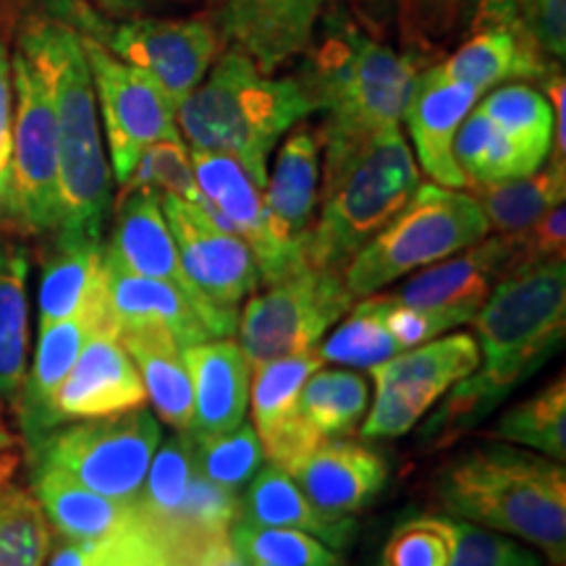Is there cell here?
Segmentation results:
<instances>
[{"mask_svg":"<svg viewBox=\"0 0 566 566\" xmlns=\"http://www.w3.org/2000/svg\"><path fill=\"white\" fill-rule=\"evenodd\" d=\"M480 365L449 388L428 417L422 443L441 449L493 412L564 342L566 260L520 268L495 283L475 317Z\"/></svg>","mask_w":566,"mask_h":566,"instance_id":"obj_1","label":"cell"},{"mask_svg":"<svg viewBox=\"0 0 566 566\" xmlns=\"http://www.w3.org/2000/svg\"><path fill=\"white\" fill-rule=\"evenodd\" d=\"M17 48L40 69L55 111L61 181V226L55 233L103 239L113 174L80 34L53 17H32L21 24Z\"/></svg>","mask_w":566,"mask_h":566,"instance_id":"obj_2","label":"cell"},{"mask_svg":"<svg viewBox=\"0 0 566 566\" xmlns=\"http://www.w3.org/2000/svg\"><path fill=\"white\" fill-rule=\"evenodd\" d=\"M313 111L302 80H275L237 48L218 55L192 95L176 105L189 153L231 155L263 189L271 153Z\"/></svg>","mask_w":566,"mask_h":566,"instance_id":"obj_3","label":"cell"},{"mask_svg":"<svg viewBox=\"0 0 566 566\" xmlns=\"http://www.w3.org/2000/svg\"><path fill=\"white\" fill-rule=\"evenodd\" d=\"M325 174L321 212L304 239L310 268H344L420 187V168L401 129H388L349 145H323Z\"/></svg>","mask_w":566,"mask_h":566,"instance_id":"obj_4","label":"cell"},{"mask_svg":"<svg viewBox=\"0 0 566 566\" xmlns=\"http://www.w3.org/2000/svg\"><path fill=\"white\" fill-rule=\"evenodd\" d=\"M446 512L472 525L516 535L551 562L566 558V472L562 462L512 446H480L438 480Z\"/></svg>","mask_w":566,"mask_h":566,"instance_id":"obj_5","label":"cell"},{"mask_svg":"<svg viewBox=\"0 0 566 566\" xmlns=\"http://www.w3.org/2000/svg\"><path fill=\"white\" fill-rule=\"evenodd\" d=\"M415 76L409 55L375 40L352 19L331 21L302 80L315 111L325 113L323 145H349L399 129Z\"/></svg>","mask_w":566,"mask_h":566,"instance_id":"obj_6","label":"cell"},{"mask_svg":"<svg viewBox=\"0 0 566 566\" xmlns=\"http://www.w3.org/2000/svg\"><path fill=\"white\" fill-rule=\"evenodd\" d=\"M488 231L475 195L420 184L412 200L346 263L344 283L354 300H365L415 268L441 263L483 242Z\"/></svg>","mask_w":566,"mask_h":566,"instance_id":"obj_7","label":"cell"},{"mask_svg":"<svg viewBox=\"0 0 566 566\" xmlns=\"http://www.w3.org/2000/svg\"><path fill=\"white\" fill-rule=\"evenodd\" d=\"M48 6L51 17L69 24L76 34L97 40L116 59L147 71L174 105L192 95L223 48L221 27L208 17H132L111 27L82 0H48Z\"/></svg>","mask_w":566,"mask_h":566,"instance_id":"obj_8","label":"cell"},{"mask_svg":"<svg viewBox=\"0 0 566 566\" xmlns=\"http://www.w3.org/2000/svg\"><path fill=\"white\" fill-rule=\"evenodd\" d=\"M160 424L145 407L74 420L55 428L30 449V462L59 467L90 491L132 504L145 483L147 467L160 443Z\"/></svg>","mask_w":566,"mask_h":566,"instance_id":"obj_9","label":"cell"},{"mask_svg":"<svg viewBox=\"0 0 566 566\" xmlns=\"http://www.w3.org/2000/svg\"><path fill=\"white\" fill-rule=\"evenodd\" d=\"M13 137H11V221L27 233L53 237L61 226L59 132L51 90L40 69L13 51Z\"/></svg>","mask_w":566,"mask_h":566,"instance_id":"obj_10","label":"cell"},{"mask_svg":"<svg viewBox=\"0 0 566 566\" xmlns=\"http://www.w3.org/2000/svg\"><path fill=\"white\" fill-rule=\"evenodd\" d=\"M352 300L342 273L302 268L247 300L237 323L239 346L252 367L315 349L325 331L349 313Z\"/></svg>","mask_w":566,"mask_h":566,"instance_id":"obj_11","label":"cell"},{"mask_svg":"<svg viewBox=\"0 0 566 566\" xmlns=\"http://www.w3.org/2000/svg\"><path fill=\"white\" fill-rule=\"evenodd\" d=\"M80 40L108 137L111 174L118 184H126L147 147L155 142L181 139L176 105L147 71L116 59L97 40L82 34Z\"/></svg>","mask_w":566,"mask_h":566,"instance_id":"obj_12","label":"cell"},{"mask_svg":"<svg viewBox=\"0 0 566 566\" xmlns=\"http://www.w3.org/2000/svg\"><path fill=\"white\" fill-rule=\"evenodd\" d=\"M480 349L475 336L454 334L415 346L388 363L370 367L375 405L363 424V438H399L459 380L475 373Z\"/></svg>","mask_w":566,"mask_h":566,"instance_id":"obj_13","label":"cell"},{"mask_svg":"<svg viewBox=\"0 0 566 566\" xmlns=\"http://www.w3.org/2000/svg\"><path fill=\"white\" fill-rule=\"evenodd\" d=\"M160 208L179 250L181 271L197 294L221 313L239 315V304L260 286L250 247L212 221L202 205L160 195Z\"/></svg>","mask_w":566,"mask_h":566,"instance_id":"obj_14","label":"cell"},{"mask_svg":"<svg viewBox=\"0 0 566 566\" xmlns=\"http://www.w3.org/2000/svg\"><path fill=\"white\" fill-rule=\"evenodd\" d=\"M103 252L126 271L147 275L171 283L179 292L187 294V300L195 304L202 323L208 325L212 338H229L237 334L239 315H229L216 310L197 294V289L189 283L181 271L179 250L168 229L166 216L160 208V195L153 189L124 187L116 202V216H113L111 242L103 244Z\"/></svg>","mask_w":566,"mask_h":566,"instance_id":"obj_15","label":"cell"},{"mask_svg":"<svg viewBox=\"0 0 566 566\" xmlns=\"http://www.w3.org/2000/svg\"><path fill=\"white\" fill-rule=\"evenodd\" d=\"M189 158L202 210L250 247L260 283H275L307 268L275 242L265 216L263 187L242 163L221 153H189Z\"/></svg>","mask_w":566,"mask_h":566,"instance_id":"obj_16","label":"cell"},{"mask_svg":"<svg viewBox=\"0 0 566 566\" xmlns=\"http://www.w3.org/2000/svg\"><path fill=\"white\" fill-rule=\"evenodd\" d=\"M101 286L105 315H108V325L116 336L158 334L171 338L179 349L212 338L187 294L166 281L126 271L105 252Z\"/></svg>","mask_w":566,"mask_h":566,"instance_id":"obj_17","label":"cell"},{"mask_svg":"<svg viewBox=\"0 0 566 566\" xmlns=\"http://www.w3.org/2000/svg\"><path fill=\"white\" fill-rule=\"evenodd\" d=\"M147 391L116 334L95 328L51 401L53 430L71 420H92L142 407Z\"/></svg>","mask_w":566,"mask_h":566,"instance_id":"obj_18","label":"cell"},{"mask_svg":"<svg viewBox=\"0 0 566 566\" xmlns=\"http://www.w3.org/2000/svg\"><path fill=\"white\" fill-rule=\"evenodd\" d=\"M483 95L472 84L457 82L443 66H430L415 76L412 95L405 108V122L412 137L420 168L433 184L449 189H470L462 168L454 160V137L467 113Z\"/></svg>","mask_w":566,"mask_h":566,"instance_id":"obj_19","label":"cell"},{"mask_svg":"<svg viewBox=\"0 0 566 566\" xmlns=\"http://www.w3.org/2000/svg\"><path fill=\"white\" fill-rule=\"evenodd\" d=\"M512 239H483V242L462 250L459 258H446L441 263L430 265L428 271L415 275L391 300L407 304V307L451 313L470 323L491 296L495 283L512 273Z\"/></svg>","mask_w":566,"mask_h":566,"instance_id":"obj_20","label":"cell"},{"mask_svg":"<svg viewBox=\"0 0 566 566\" xmlns=\"http://www.w3.org/2000/svg\"><path fill=\"white\" fill-rule=\"evenodd\" d=\"M323 137L313 126H294L275 155L273 174L263 189L265 216L275 242L307 265L304 239L313 229L317 197H321Z\"/></svg>","mask_w":566,"mask_h":566,"instance_id":"obj_21","label":"cell"},{"mask_svg":"<svg viewBox=\"0 0 566 566\" xmlns=\"http://www.w3.org/2000/svg\"><path fill=\"white\" fill-rule=\"evenodd\" d=\"M325 3L328 0H223L218 27L237 51L273 74L307 51Z\"/></svg>","mask_w":566,"mask_h":566,"instance_id":"obj_22","label":"cell"},{"mask_svg":"<svg viewBox=\"0 0 566 566\" xmlns=\"http://www.w3.org/2000/svg\"><path fill=\"white\" fill-rule=\"evenodd\" d=\"M289 475L321 512L352 516L384 491L388 464L370 446L325 438Z\"/></svg>","mask_w":566,"mask_h":566,"instance_id":"obj_23","label":"cell"},{"mask_svg":"<svg viewBox=\"0 0 566 566\" xmlns=\"http://www.w3.org/2000/svg\"><path fill=\"white\" fill-rule=\"evenodd\" d=\"M181 357L195 396L192 424L187 433L192 438H210L242 424L250 405L252 370L242 346L233 344L231 338H210L187 346Z\"/></svg>","mask_w":566,"mask_h":566,"instance_id":"obj_24","label":"cell"},{"mask_svg":"<svg viewBox=\"0 0 566 566\" xmlns=\"http://www.w3.org/2000/svg\"><path fill=\"white\" fill-rule=\"evenodd\" d=\"M95 328L111 331L108 315L103 307V286L101 300L84 313L66 317V321L40 325V342L34 352L32 373L24 378V388L19 396V417L21 430H24L27 446H34L53 430L51 422V401L59 391L76 357H80L84 342ZM113 334V331H111Z\"/></svg>","mask_w":566,"mask_h":566,"instance_id":"obj_25","label":"cell"},{"mask_svg":"<svg viewBox=\"0 0 566 566\" xmlns=\"http://www.w3.org/2000/svg\"><path fill=\"white\" fill-rule=\"evenodd\" d=\"M239 520L260 527L300 530L323 541L325 546L342 551L352 543L357 525L352 516H334L317 509L292 475L279 467H263L247 485L244 499H239Z\"/></svg>","mask_w":566,"mask_h":566,"instance_id":"obj_26","label":"cell"},{"mask_svg":"<svg viewBox=\"0 0 566 566\" xmlns=\"http://www.w3.org/2000/svg\"><path fill=\"white\" fill-rule=\"evenodd\" d=\"M32 491L48 522L69 541H97L116 533L134 516L132 504L105 499L45 462H32Z\"/></svg>","mask_w":566,"mask_h":566,"instance_id":"obj_27","label":"cell"},{"mask_svg":"<svg viewBox=\"0 0 566 566\" xmlns=\"http://www.w3.org/2000/svg\"><path fill=\"white\" fill-rule=\"evenodd\" d=\"M103 239L53 233L40 281V325L66 321L101 300Z\"/></svg>","mask_w":566,"mask_h":566,"instance_id":"obj_28","label":"cell"},{"mask_svg":"<svg viewBox=\"0 0 566 566\" xmlns=\"http://www.w3.org/2000/svg\"><path fill=\"white\" fill-rule=\"evenodd\" d=\"M30 252L0 233V399L19 405L30 357Z\"/></svg>","mask_w":566,"mask_h":566,"instance_id":"obj_29","label":"cell"},{"mask_svg":"<svg viewBox=\"0 0 566 566\" xmlns=\"http://www.w3.org/2000/svg\"><path fill=\"white\" fill-rule=\"evenodd\" d=\"M443 69L451 80L472 84L480 92L495 84L546 74L533 40L527 38V32L514 30L512 24H495L478 32L443 63Z\"/></svg>","mask_w":566,"mask_h":566,"instance_id":"obj_30","label":"cell"},{"mask_svg":"<svg viewBox=\"0 0 566 566\" xmlns=\"http://www.w3.org/2000/svg\"><path fill=\"white\" fill-rule=\"evenodd\" d=\"M132 363H137V373L145 386L147 399L153 401L155 412L176 433H184L192 424L195 396L189 370L184 365L179 346L171 338L158 334H126L118 336Z\"/></svg>","mask_w":566,"mask_h":566,"instance_id":"obj_31","label":"cell"},{"mask_svg":"<svg viewBox=\"0 0 566 566\" xmlns=\"http://www.w3.org/2000/svg\"><path fill=\"white\" fill-rule=\"evenodd\" d=\"M454 160L472 189L530 176L546 163L541 155L527 150L525 145L501 132L480 111V105L467 113L462 126L457 129Z\"/></svg>","mask_w":566,"mask_h":566,"instance_id":"obj_32","label":"cell"},{"mask_svg":"<svg viewBox=\"0 0 566 566\" xmlns=\"http://www.w3.org/2000/svg\"><path fill=\"white\" fill-rule=\"evenodd\" d=\"M566 197V163L554 160L535 174L520 179L478 187V202L483 208L488 226L501 237H516L541 221L548 210L564 205Z\"/></svg>","mask_w":566,"mask_h":566,"instance_id":"obj_33","label":"cell"},{"mask_svg":"<svg viewBox=\"0 0 566 566\" xmlns=\"http://www.w3.org/2000/svg\"><path fill=\"white\" fill-rule=\"evenodd\" d=\"M192 472V438L184 430L179 436L166 438L163 446L155 449L150 467H147L145 483H142L137 501H134V514H137L155 535H160L168 546H171L174 527L176 522H179ZM176 554H179V551H176Z\"/></svg>","mask_w":566,"mask_h":566,"instance_id":"obj_34","label":"cell"},{"mask_svg":"<svg viewBox=\"0 0 566 566\" xmlns=\"http://www.w3.org/2000/svg\"><path fill=\"white\" fill-rule=\"evenodd\" d=\"M323 359L315 349L292 354V357L271 359V363L254 365V380H250L254 433L260 441L279 433L300 417L302 386L315 370H321Z\"/></svg>","mask_w":566,"mask_h":566,"instance_id":"obj_35","label":"cell"},{"mask_svg":"<svg viewBox=\"0 0 566 566\" xmlns=\"http://www.w3.org/2000/svg\"><path fill=\"white\" fill-rule=\"evenodd\" d=\"M51 566H189V558L176 554L134 514L116 533L97 541H71Z\"/></svg>","mask_w":566,"mask_h":566,"instance_id":"obj_36","label":"cell"},{"mask_svg":"<svg viewBox=\"0 0 566 566\" xmlns=\"http://www.w3.org/2000/svg\"><path fill=\"white\" fill-rule=\"evenodd\" d=\"M367 380L349 370H315L302 386V420L321 438L349 433L367 409Z\"/></svg>","mask_w":566,"mask_h":566,"instance_id":"obj_37","label":"cell"},{"mask_svg":"<svg viewBox=\"0 0 566 566\" xmlns=\"http://www.w3.org/2000/svg\"><path fill=\"white\" fill-rule=\"evenodd\" d=\"M386 296H373L352 310L344 325L334 331L323 344L315 346L317 357L323 363H338L346 367H370L388 363V359L401 354L399 342L391 336L386 325Z\"/></svg>","mask_w":566,"mask_h":566,"instance_id":"obj_38","label":"cell"},{"mask_svg":"<svg viewBox=\"0 0 566 566\" xmlns=\"http://www.w3.org/2000/svg\"><path fill=\"white\" fill-rule=\"evenodd\" d=\"M501 441L522 443L537 454L564 462L566 459V384L558 375L556 384L530 396L527 401L509 409L495 428Z\"/></svg>","mask_w":566,"mask_h":566,"instance_id":"obj_39","label":"cell"},{"mask_svg":"<svg viewBox=\"0 0 566 566\" xmlns=\"http://www.w3.org/2000/svg\"><path fill=\"white\" fill-rule=\"evenodd\" d=\"M480 111L506 132L509 137L525 145L527 150L541 155L543 160L554 147V111L548 97L527 84H501L480 103Z\"/></svg>","mask_w":566,"mask_h":566,"instance_id":"obj_40","label":"cell"},{"mask_svg":"<svg viewBox=\"0 0 566 566\" xmlns=\"http://www.w3.org/2000/svg\"><path fill=\"white\" fill-rule=\"evenodd\" d=\"M51 522L40 501L21 488L0 485V566H45Z\"/></svg>","mask_w":566,"mask_h":566,"instance_id":"obj_41","label":"cell"},{"mask_svg":"<svg viewBox=\"0 0 566 566\" xmlns=\"http://www.w3.org/2000/svg\"><path fill=\"white\" fill-rule=\"evenodd\" d=\"M229 537L247 562L268 566H344L334 548L300 530L260 527L237 516Z\"/></svg>","mask_w":566,"mask_h":566,"instance_id":"obj_42","label":"cell"},{"mask_svg":"<svg viewBox=\"0 0 566 566\" xmlns=\"http://www.w3.org/2000/svg\"><path fill=\"white\" fill-rule=\"evenodd\" d=\"M192 454L197 472L202 478L233 493L250 485V480L258 475L265 459L258 433L244 422L229 433L192 438Z\"/></svg>","mask_w":566,"mask_h":566,"instance_id":"obj_43","label":"cell"},{"mask_svg":"<svg viewBox=\"0 0 566 566\" xmlns=\"http://www.w3.org/2000/svg\"><path fill=\"white\" fill-rule=\"evenodd\" d=\"M457 522L449 516H412L394 527L375 566H451Z\"/></svg>","mask_w":566,"mask_h":566,"instance_id":"obj_44","label":"cell"},{"mask_svg":"<svg viewBox=\"0 0 566 566\" xmlns=\"http://www.w3.org/2000/svg\"><path fill=\"white\" fill-rule=\"evenodd\" d=\"M124 187H142L153 189L155 195H171L179 200L200 205V192H197L192 158L184 139L155 142L142 153V158L134 166V171Z\"/></svg>","mask_w":566,"mask_h":566,"instance_id":"obj_45","label":"cell"},{"mask_svg":"<svg viewBox=\"0 0 566 566\" xmlns=\"http://www.w3.org/2000/svg\"><path fill=\"white\" fill-rule=\"evenodd\" d=\"M454 522L457 548L451 566H543V558L533 548L472 522Z\"/></svg>","mask_w":566,"mask_h":566,"instance_id":"obj_46","label":"cell"},{"mask_svg":"<svg viewBox=\"0 0 566 566\" xmlns=\"http://www.w3.org/2000/svg\"><path fill=\"white\" fill-rule=\"evenodd\" d=\"M514 244L512 273L520 268L541 265L548 260H566V212L564 205L548 210L541 221H535L527 231L509 237Z\"/></svg>","mask_w":566,"mask_h":566,"instance_id":"obj_47","label":"cell"},{"mask_svg":"<svg viewBox=\"0 0 566 566\" xmlns=\"http://www.w3.org/2000/svg\"><path fill=\"white\" fill-rule=\"evenodd\" d=\"M386 325L391 336L399 342L401 349H415V346L433 342V338L443 336L454 325H462V317L451 313H436V310H420L407 307V304L394 302L386 296Z\"/></svg>","mask_w":566,"mask_h":566,"instance_id":"obj_48","label":"cell"},{"mask_svg":"<svg viewBox=\"0 0 566 566\" xmlns=\"http://www.w3.org/2000/svg\"><path fill=\"white\" fill-rule=\"evenodd\" d=\"M13 53L0 32V221H11V137H13Z\"/></svg>","mask_w":566,"mask_h":566,"instance_id":"obj_49","label":"cell"},{"mask_svg":"<svg viewBox=\"0 0 566 566\" xmlns=\"http://www.w3.org/2000/svg\"><path fill=\"white\" fill-rule=\"evenodd\" d=\"M527 38L548 59L566 55V0H530Z\"/></svg>","mask_w":566,"mask_h":566,"instance_id":"obj_50","label":"cell"},{"mask_svg":"<svg viewBox=\"0 0 566 566\" xmlns=\"http://www.w3.org/2000/svg\"><path fill=\"white\" fill-rule=\"evenodd\" d=\"M189 566H250V562L233 548L231 537L226 533L202 541L189 558Z\"/></svg>","mask_w":566,"mask_h":566,"instance_id":"obj_51","label":"cell"},{"mask_svg":"<svg viewBox=\"0 0 566 566\" xmlns=\"http://www.w3.org/2000/svg\"><path fill=\"white\" fill-rule=\"evenodd\" d=\"M548 103H551V111H554V160H564L566 163V84H564V76L556 74L551 76L548 84Z\"/></svg>","mask_w":566,"mask_h":566,"instance_id":"obj_52","label":"cell"},{"mask_svg":"<svg viewBox=\"0 0 566 566\" xmlns=\"http://www.w3.org/2000/svg\"><path fill=\"white\" fill-rule=\"evenodd\" d=\"M95 6H101L105 13H111V17H139V13L145 11H153L155 6H163V3H176V0H92Z\"/></svg>","mask_w":566,"mask_h":566,"instance_id":"obj_53","label":"cell"},{"mask_svg":"<svg viewBox=\"0 0 566 566\" xmlns=\"http://www.w3.org/2000/svg\"><path fill=\"white\" fill-rule=\"evenodd\" d=\"M13 464H17V438L11 436L3 417H0V485L9 483Z\"/></svg>","mask_w":566,"mask_h":566,"instance_id":"obj_54","label":"cell"},{"mask_svg":"<svg viewBox=\"0 0 566 566\" xmlns=\"http://www.w3.org/2000/svg\"><path fill=\"white\" fill-rule=\"evenodd\" d=\"M250 566H268V564H260V562H250Z\"/></svg>","mask_w":566,"mask_h":566,"instance_id":"obj_55","label":"cell"}]
</instances>
